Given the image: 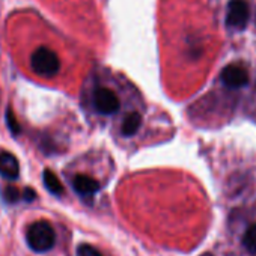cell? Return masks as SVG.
I'll return each mask as SVG.
<instances>
[{"label":"cell","mask_w":256,"mask_h":256,"mask_svg":"<svg viewBox=\"0 0 256 256\" xmlns=\"http://www.w3.org/2000/svg\"><path fill=\"white\" fill-rule=\"evenodd\" d=\"M248 83H250V72L240 62L229 64L220 72V84L228 92L242 90L246 86H248Z\"/></svg>","instance_id":"4"},{"label":"cell","mask_w":256,"mask_h":256,"mask_svg":"<svg viewBox=\"0 0 256 256\" xmlns=\"http://www.w3.org/2000/svg\"><path fill=\"white\" fill-rule=\"evenodd\" d=\"M86 108L101 122L112 126L120 140H133L142 130L146 106L138 90L122 77L108 71L92 74L84 84Z\"/></svg>","instance_id":"1"},{"label":"cell","mask_w":256,"mask_h":256,"mask_svg":"<svg viewBox=\"0 0 256 256\" xmlns=\"http://www.w3.org/2000/svg\"><path fill=\"white\" fill-rule=\"evenodd\" d=\"M5 198H6L10 202H16V200H18V199L22 198V193H20L17 188H14V187H8V188L5 190Z\"/></svg>","instance_id":"10"},{"label":"cell","mask_w":256,"mask_h":256,"mask_svg":"<svg viewBox=\"0 0 256 256\" xmlns=\"http://www.w3.org/2000/svg\"><path fill=\"white\" fill-rule=\"evenodd\" d=\"M20 174V164L11 152H0V175L6 180H17Z\"/></svg>","instance_id":"6"},{"label":"cell","mask_w":256,"mask_h":256,"mask_svg":"<svg viewBox=\"0 0 256 256\" xmlns=\"http://www.w3.org/2000/svg\"><path fill=\"white\" fill-rule=\"evenodd\" d=\"M77 256H104L98 248L89 244H82L77 248Z\"/></svg>","instance_id":"9"},{"label":"cell","mask_w":256,"mask_h":256,"mask_svg":"<svg viewBox=\"0 0 256 256\" xmlns=\"http://www.w3.org/2000/svg\"><path fill=\"white\" fill-rule=\"evenodd\" d=\"M30 66L38 76L54 77L60 70V60L53 50L47 47H40L30 56Z\"/></svg>","instance_id":"3"},{"label":"cell","mask_w":256,"mask_h":256,"mask_svg":"<svg viewBox=\"0 0 256 256\" xmlns=\"http://www.w3.org/2000/svg\"><path fill=\"white\" fill-rule=\"evenodd\" d=\"M254 16H256V14H254Z\"/></svg>","instance_id":"13"},{"label":"cell","mask_w":256,"mask_h":256,"mask_svg":"<svg viewBox=\"0 0 256 256\" xmlns=\"http://www.w3.org/2000/svg\"><path fill=\"white\" fill-rule=\"evenodd\" d=\"M26 240H28L29 247L34 252L44 253V252H48L54 246V242H56V234H54L53 226L48 222L40 220V222H35L29 228L28 235H26Z\"/></svg>","instance_id":"2"},{"label":"cell","mask_w":256,"mask_h":256,"mask_svg":"<svg viewBox=\"0 0 256 256\" xmlns=\"http://www.w3.org/2000/svg\"><path fill=\"white\" fill-rule=\"evenodd\" d=\"M254 98H256V94L253 92V100H254ZM254 107H256V104H253V108H254Z\"/></svg>","instance_id":"12"},{"label":"cell","mask_w":256,"mask_h":256,"mask_svg":"<svg viewBox=\"0 0 256 256\" xmlns=\"http://www.w3.org/2000/svg\"><path fill=\"white\" fill-rule=\"evenodd\" d=\"M202 256H214V254H211V253H204Z\"/></svg>","instance_id":"11"},{"label":"cell","mask_w":256,"mask_h":256,"mask_svg":"<svg viewBox=\"0 0 256 256\" xmlns=\"http://www.w3.org/2000/svg\"><path fill=\"white\" fill-rule=\"evenodd\" d=\"M72 188L76 190V193L84 199H92L98 190H100V184L95 178L84 175V174H78L72 178Z\"/></svg>","instance_id":"5"},{"label":"cell","mask_w":256,"mask_h":256,"mask_svg":"<svg viewBox=\"0 0 256 256\" xmlns=\"http://www.w3.org/2000/svg\"><path fill=\"white\" fill-rule=\"evenodd\" d=\"M242 246L247 252L254 253L256 252V223H253L242 236Z\"/></svg>","instance_id":"8"},{"label":"cell","mask_w":256,"mask_h":256,"mask_svg":"<svg viewBox=\"0 0 256 256\" xmlns=\"http://www.w3.org/2000/svg\"><path fill=\"white\" fill-rule=\"evenodd\" d=\"M44 184L48 188V192H52L53 194H62L64 193V187L60 184V181L58 180V176L52 172V170H46L44 172Z\"/></svg>","instance_id":"7"}]
</instances>
